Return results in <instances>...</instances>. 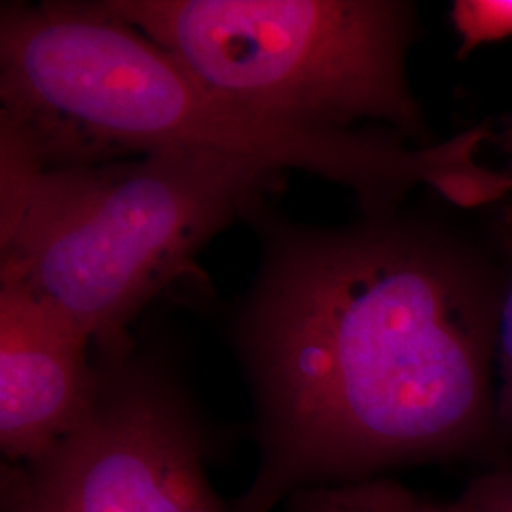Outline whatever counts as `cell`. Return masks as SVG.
Returning a JSON list of instances; mask_svg holds the SVG:
<instances>
[{
  "instance_id": "obj_1",
  "label": "cell",
  "mask_w": 512,
  "mask_h": 512,
  "mask_svg": "<svg viewBox=\"0 0 512 512\" xmlns=\"http://www.w3.org/2000/svg\"><path fill=\"white\" fill-rule=\"evenodd\" d=\"M260 266L232 321L258 467L234 512L450 458L497 423L492 359L507 291L439 228L391 215L310 226L264 200Z\"/></svg>"
},
{
  "instance_id": "obj_2",
  "label": "cell",
  "mask_w": 512,
  "mask_h": 512,
  "mask_svg": "<svg viewBox=\"0 0 512 512\" xmlns=\"http://www.w3.org/2000/svg\"><path fill=\"white\" fill-rule=\"evenodd\" d=\"M0 135L42 169L196 148L300 169L391 215L416 186L459 207L499 202L509 177L478 160L488 128L410 147L387 129L319 131L205 84L103 2H8L0 10Z\"/></svg>"
},
{
  "instance_id": "obj_3",
  "label": "cell",
  "mask_w": 512,
  "mask_h": 512,
  "mask_svg": "<svg viewBox=\"0 0 512 512\" xmlns=\"http://www.w3.org/2000/svg\"><path fill=\"white\" fill-rule=\"evenodd\" d=\"M0 158V283L52 302L88 334L95 357L129 351L137 315L281 175L196 148L42 169L0 139Z\"/></svg>"
},
{
  "instance_id": "obj_4",
  "label": "cell",
  "mask_w": 512,
  "mask_h": 512,
  "mask_svg": "<svg viewBox=\"0 0 512 512\" xmlns=\"http://www.w3.org/2000/svg\"><path fill=\"white\" fill-rule=\"evenodd\" d=\"M112 14L239 103L319 131L370 120L435 145L406 57L403 0H105Z\"/></svg>"
},
{
  "instance_id": "obj_5",
  "label": "cell",
  "mask_w": 512,
  "mask_h": 512,
  "mask_svg": "<svg viewBox=\"0 0 512 512\" xmlns=\"http://www.w3.org/2000/svg\"><path fill=\"white\" fill-rule=\"evenodd\" d=\"M95 363L82 420L44 456L18 463L42 511L234 512L209 480L211 433L175 365L137 342Z\"/></svg>"
},
{
  "instance_id": "obj_6",
  "label": "cell",
  "mask_w": 512,
  "mask_h": 512,
  "mask_svg": "<svg viewBox=\"0 0 512 512\" xmlns=\"http://www.w3.org/2000/svg\"><path fill=\"white\" fill-rule=\"evenodd\" d=\"M92 340L19 283H0V448L12 463L44 456L71 433L97 389Z\"/></svg>"
},
{
  "instance_id": "obj_7",
  "label": "cell",
  "mask_w": 512,
  "mask_h": 512,
  "mask_svg": "<svg viewBox=\"0 0 512 512\" xmlns=\"http://www.w3.org/2000/svg\"><path fill=\"white\" fill-rule=\"evenodd\" d=\"M285 512H448L391 478H363L306 488L285 501Z\"/></svg>"
},
{
  "instance_id": "obj_8",
  "label": "cell",
  "mask_w": 512,
  "mask_h": 512,
  "mask_svg": "<svg viewBox=\"0 0 512 512\" xmlns=\"http://www.w3.org/2000/svg\"><path fill=\"white\" fill-rule=\"evenodd\" d=\"M452 23L459 37V54L512 38V0H458Z\"/></svg>"
},
{
  "instance_id": "obj_9",
  "label": "cell",
  "mask_w": 512,
  "mask_h": 512,
  "mask_svg": "<svg viewBox=\"0 0 512 512\" xmlns=\"http://www.w3.org/2000/svg\"><path fill=\"white\" fill-rule=\"evenodd\" d=\"M492 141L499 148L509 164L512 175V112L505 114L499 120L497 131H492ZM499 387L495 391V410H497V425L505 429L512 437V281L503 315H501V330H499Z\"/></svg>"
},
{
  "instance_id": "obj_10",
  "label": "cell",
  "mask_w": 512,
  "mask_h": 512,
  "mask_svg": "<svg viewBox=\"0 0 512 512\" xmlns=\"http://www.w3.org/2000/svg\"><path fill=\"white\" fill-rule=\"evenodd\" d=\"M448 512H512V469L475 478Z\"/></svg>"
},
{
  "instance_id": "obj_11",
  "label": "cell",
  "mask_w": 512,
  "mask_h": 512,
  "mask_svg": "<svg viewBox=\"0 0 512 512\" xmlns=\"http://www.w3.org/2000/svg\"><path fill=\"white\" fill-rule=\"evenodd\" d=\"M2 512H44L27 490L18 463L2 465Z\"/></svg>"
}]
</instances>
